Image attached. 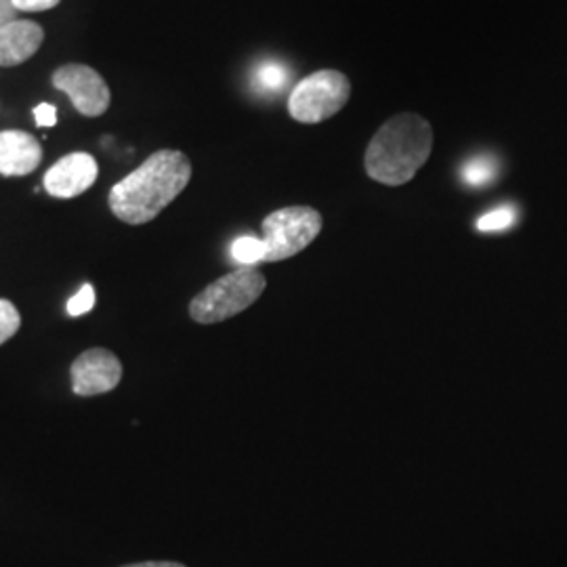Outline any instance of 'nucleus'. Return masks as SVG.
Returning a JSON list of instances; mask_svg holds the SVG:
<instances>
[{"mask_svg":"<svg viewBox=\"0 0 567 567\" xmlns=\"http://www.w3.org/2000/svg\"><path fill=\"white\" fill-rule=\"evenodd\" d=\"M34 118L39 127H55L57 124V110L51 103H41L34 110Z\"/></svg>","mask_w":567,"mask_h":567,"instance_id":"obj_17","label":"nucleus"},{"mask_svg":"<svg viewBox=\"0 0 567 567\" xmlns=\"http://www.w3.org/2000/svg\"><path fill=\"white\" fill-rule=\"evenodd\" d=\"M286 78H288V72L277 66V64H265L263 68L257 72V83L265 89H280L286 85Z\"/></svg>","mask_w":567,"mask_h":567,"instance_id":"obj_16","label":"nucleus"},{"mask_svg":"<svg viewBox=\"0 0 567 567\" xmlns=\"http://www.w3.org/2000/svg\"><path fill=\"white\" fill-rule=\"evenodd\" d=\"M351 97V83L339 69H319L303 78L288 97L296 122L318 124L339 113Z\"/></svg>","mask_w":567,"mask_h":567,"instance_id":"obj_5","label":"nucleus"},{"mask_svg":"<svg viewBox=\"0 0 567 567\" xmlns=\"http://www.w3.org/2000/svg\"><path fill=\"white\" fill-rule=\"evenodd\" d=\"M15 7L13 0H0V30L11 22H15Z\"/></svg>","mask_w":567,"mask_h":567,"instance_id":"obj_19","label":"nucleus"},{"mask_svg":"<svg viewBox=\"0 0 567 567\" xmlns=\"http://www.w3.org/2000/svg\"><path fill=\"white\" fill-rule=\"evenodd\" d=\"M494 164L488 159L473 160L467 168H465V179L471 185H486L492 182L494 177Z\"/></svg>","mask_w":567,"mask_h":567,"instance_id":"obj_14","label":"nucleus"},{"mask_svg":"<svg viewBox=\"0 0 567 567\" xmlns=\"http://www.w3.org/2000/svg\"><path fill=\"white\" fill-rule=\"evenodd\" d=\"M53 87L69 95L74 108L89 118L101 116L112 101L110 89L99 72L83 64H69L55 69Z\"/></svg>","mask_w":567,"mask_h":567,"instance_id":"obj_6","label":"nucleus"},{"mask_svg":"<svg viewBox=\"0 0 567 567\" xmlns=\"http://www.w3.org/2000/svg\"><path fill=\"white\" fill-rule=\"evenodd\" d=\"M20 326H22V316H20L18 307L11 301L0 298V345L13 339L15 332L20 330Z\"/></svg>","mask_w":567,"mask_h":567,"instance_id":"obj_12","label":"nucleus"},{"mask_svg":"<svg viewBox=\"0 0 567 567\" xmlns=\"http://www.w3.org/2000/svg\"><path fill=\"white\" fill-rule=\"evenodd\" d=\"M432 122L418 113H397L372 137L363 166L372 182L400 187L414 179L433 150Z\"/></svg>","mask_w":567,"mask_h":567,"instance_id":"obj_2","label":"nucleus"},{"mask_svg":"<svg viewBox=\"0 0 567 567\" xmlns=\"http://www.w3.org/2000/svg\"><path fill=\"white\" fill-rule=\"evenodd\" d=\"M99 166L91 154L76 152L66 159L57 160L45 175V189L48 196L69 200L85 194L97 182Z\"/></svg>","mask_w":567,"mask_h":567,"instance_id":"obj_8","label":"nucleus"},{"mask_svg":"<svg viewBox=\"0 0 567 567\" xmlns=\"http://www.w3.org/2000/svg\"><path fill=\"white\" fill-rule=\"evenodd\" d=\"M95 307V291L91 284H85L76 295L68 301V314L72 318L85 316Z\"/></svg>","mask_w":567,"mask_h":567,"instance_id":"obj_15","label":"nucleus"},{"mask_svg":"<svg viewBox=\"0 0 567 567\" xmlns=\"http://www.w3.org/2000/svg\"><path fill=\"white\" fill-rule=\"evenodd\" d=\"M59 0H13V7L18 11H48L53 7H57Z\"/></svg>","mask_w":567,"mask_h":567,"instance_id":"obj_18","label":"nucleus"},{"mask_svg":"<svg viewBox=\"0 0 567 567\" xmlns=\"http://www.w3.org/2000/svg\"><path fill=\"white\" fill-rule=\"evenodd\" d=\"M515 210L511 206H500L497 210L483 215L479 221H477V229L479 231H502L506 227L513 226L515 221Z\"/></svg>","mask_w":567,"mask_h":567,"instance_id":"obj_13","label":"nucleus"},{"mask_svg":"<svg viewBox=\"0 0 567 567\" xmlns=\"http://www.w3.org/2000/svg\"><path fill=\"white\" fill-rule=\"evenodd\" d=\"M231 257L242 268H254L257 263L265 261V244L261 238L242 236L231 244Z\"/></svg>","mask_w":567,"mask_h":567,"instance_id":"obj_11","label":"nucleus"},{"mask_svg":"<svg viewBox=\"0 0 567 567\" xmlns=\"http://www.w3.org/2000/svg\"><path fill=\"white\" fill-rule=\"evenodd\" d=\"M268 286L265 275L257 268H238L208 284L189 303V316L198 324H219L247 312Z\"/></svg>","mask_w":567,"mask_h":567,"instance_id":"obj_3","label":"nucleus"},{"mask_svg":"<svg viewBox=\"0 0 567 567\" xmlns=\"http://www.w3.org/2000/svg\"><path fill=\"white\" fill-rule=\"evenodd\" d=\"M72 389L76 395L91 397L112 391L122 379V363L108 349H89L83 356H78L72 368Z\"/></svg>","mask_w":567,"mask_h":567,"instance_id":"obj_7","label":"nucleus"},{"mask_svg":"<svg viewBox=\"0 0 567 567\" xmlns=\"http://www.w3.org/2000/svg\"><path fill=\"white\" fill-rule=\"evenodd\" d=\"M192 179V162L179 150H160L110 192V210L129 223L143 226L159 217Z\"/></svg>","mask_w":567,"mask_h":567,"instance_id":"obj_1","label":"nucleus"},{"mask_svg":"<svg viewBox=\"0 0 567 567\" xmlns=\"http://www.w3.org/2000/svg\"><path fill=\"white\" fill-rule=\"evenodd\" d=\"M124 567H185L182 564H175V561H145V564H133V566Z\"/></svg>","mask_w":567,"mask_h":567,"instance_id":"obj_20","label":"nucleus"},{"mask_svg":"<svg viewBox=\"0 0 567 567\" xmlns=\"http://www.w3.org/2000/svg\"><path fill=\"white\" fill-rule=\"evenodd\" d=\"M43 150L36 137L23 131L0 133V175L23 177L39 168Z\"/></svg>","mask_w":567,"mask_h":567,"instance_id":"obj_9","label":"nucleus"},{"mask_svg":"<svg viewBox=\"0 0 567 567\" xmlns=\"http://www.w3.org/2000/svg\"><path fill=\"white\" fill-rule=\"evenodd\" d=\"M324 227V219L312 206H286L273 210L263 219V244L265 261L277 263L293 259L298 252L307 249Z\"/></svg>","mask_w":567,"mask_h":567,"instance_id":"obj_4","label":"nucleus"},{"mask_svg":"<svg viewBox=\"0 0 567 567\" xmlns=\"http://www.w3.org/2000/svg\"><path fill=\"white\" fill-rule=\"evenodd\" d=\"M45 41V32L36 22L15 20L0 30V66H22Z\"/></svg>","mask_w":567,"mask_h":567,"instance_id":"obj_10","label":"nucleus"}]
</instances>
